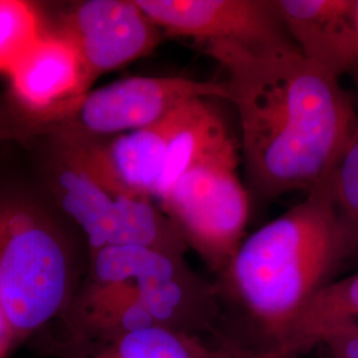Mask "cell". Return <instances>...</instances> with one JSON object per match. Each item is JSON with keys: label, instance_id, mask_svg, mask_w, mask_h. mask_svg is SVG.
I'll return each instance as SVG.
<instances>
[{"label": "cell", "instance_id": "6da1fadb", "mask_svg": "<svg viewBox=\"0 0 358 358\" xmlns=\"http://www.w3.org/2000/svg\"><path fill=\"white\" fill-rule=\"evenodd\" d=\"M227 71L242 128L245 174L260 201L310 192L332 176L357 127L340 80L296 48L213 56Z\"/></svg>", "mask_w": 358, "mask_h": 358}, {"label": "cell", "instance_id": "7a4b0ae2", "mask_svg": "<svg viewBox=\"0 0 358 358\" xmlns=\"http://www.w3.org/2000/svg\"><path fill=\"white\" fill-rule=\"evenodd\" d=\"M48 328L59 337L165 328L217 344H244L229 329L217 284L196 273L186 255L143 245L90 254L69 307Z\"/></svg>", "mask_w": 358, "mask_h": 358}, {"label": "cell", "instance_id": "3957f363", "mask_svg": "<svg viewBox=\"0 0 358 358\" xmlns=\"http://www.w3.org/2000/svg\"><path fill=\"white\" fill-rule=\"evenodd\" d=\"M331 178V177H329ZM345 264V242L329 179L245 238L219 276L223 301L235 303L271 350L308 303Z\"/></svg>", "mask_w": 358, "mask_h": 358}, {"label": "cell", "instance_id": "277c9868", "mask_svg": "<svg viewBox=\"0 0 358 358\" xmlns=\"http://www.w3.org/2000/svg\"><path fill=\"white\" fill-rule=\"evenodd\" d=\"M64 235L36 208L0 201V307L17 344L59 320L81 282Z\"/></svg>", "mask_w": 358, "mask_h": 358}, {"label": "cell", "instance_id": "5b68a950", "mask_svg": "<svg viewBox=\"0 0 358 358\" xmlns=\"http://www.w3.org/2000/svg\"><path fill=\"white\" fill-rule=\"evenodd\" d=\"M192 99L229 100L226 83L183 77H130L83 96L45 115L0 109V140L36 137L110 138L161 121Z\"/></svg>", "mask_w": 358, "mask_h": 358}, {"label": "cell", "instance_id": "8992f818", "mask_svg": "<svg viewBox=\"0 0 358 358\" xmlns=\"http://www.w3.org/2000/svg\"><path fill=\"white\" fill-rule=\"evenodd\" d=\"M238 146L190 169L158 202L180 236L220 276L244 241L250 198L238 176Z\"/></svg>", "mask_w": 358, "mask_h": 358}, {"label": "cell", "instance_id": "52a82bcc", "mask_svg": "<svg viewBox=\"0 0 358 358\" xmlns=\"http://www.w3.org/2000/svg\"><path fill=\"white\" fill-rule=\"evenodd\" d=\"M52 165L48 179L52 194L85 234L90 254L124 245L187 254L189 247L178 230L152 201L113 192L57 154Z\"/></svg>", "mask_w": 358, "mask_h": 358}, {"label": "cell", "instance_id": "ba28073f", "mask_svg": "<svg viewBox=\"0 0 358 358\" xmlns=\"http://www.w3.org/2000/svg\"><path fill=\"white\" fill-rule=\"evenodd\" d=\"M161 31L187 38L214 56L296 48L273 0H137ZM297 50V48H296Z\"/></svg>", "mask_w": 358, "mask_h": 358}, {"label": "cell", "instance_id": "9c48e42d", "mask_svg": "<svg viewBox=\"0 0 358 358\" xmlns=\"http://www.w3.org/2000/svg\"><path fill=\"white\" fill-rule=\"evenodd\" d=\"M183 105L153 125L110 138L53 137V152L113 192L155 202L167 146Z\"/></svg>", "mask_w": 358, "mask_h": 358}, {"label": "cell", "instance_id": "30bf717a", "mask_svg": "<svg viewBox=\"0 0 358 358\" xmlns=\"http://www.w3.org/2000/svg\"><path fill=\"white\" fill-rule=\"evenodd\" d=\"M76 48L90 80L136 62L155 50L161 29L137 0L80 1L59 29Z\"/></svg>", "mask_w": 358, "mask_h": 358}, {"label": "cell", "instance_id": "8fae6325", "mask_svg": "<svg viewBox=\"0 0 358 358\" xmlns=\"http://www.w3.org/2000/svg\"><path fill=\"white\" fill-rule=\"evenodd\" d=\"M8 77L10 101L0 109L22 115H45L93 84L75 45L59 32H44Z\"/></svg>", "mask_w": 358, "mask_h": 358}, {"label": "cell", "instance_id": "7c38bea8", "mask_svg": "<svg viewBox=\"0 0 358 358\" xmlns=\"http://www.w3.org/2000/svg\"><path fill=\"white\" fill-rule=\"evenodd\" d=\"M55 358H271L263 350L241 343L217 344L198 336L165 328L44 338Z\"/></svg>", "mask_w": 358, "mask_h": 358}, {"label": "cell", "instance_id": "4fadbf2b", "mask_svg": "<svg viewBox=\"0 0 358 358\" xmlns=\"http://www.w3.org/2000/svg\"><path fill=\"white\" fill-rule=\"evenodd\" d=\"M300 55L328 75H350L355 64L353 0H273Z\"/></svg>", "mask_w": 358, "mask_h": 358}, {"label": "cell", "instance_id": "5bb4252c", "mask_svg": "<svg viewBox=\"0 0 358 358\" xmlns=\"http://www.w3.org/2000/svg\"><path fill=\"white\" fill-rule=\"evenodd\" d=\"M223 118L208 99H192L183 105L174 130L155 192L159 202L183 174L207 158L235 148Z\"/></svg>", "mask_w": 358, "mask_h": 358}, {"label": "cell", "instance_id": "9a60e30c", "mask_svg": "<svg viewBox=\"0 0 358 358\" xmlns=\"http://www.w3.org/2000/svg\"><path fill=\"white\" fill-rule=\"evenodd\" d=\"M355 322H358V271L321 289L289 324L272 352L296 358L321 344L337 328Z\"/></svg>", "mask_w": 358, "mask_h": 358}, {"label": "cell", "instance_id": "2e32d148", "mask_svg": "<svg viewBox=\"0 0 358 358\" xmlns=\"http://www.w3.org/2000/svg\"><path fill=\"white\" fill-rule=\"evenodd\" d=\"M329 185L345 242L344 269L358 268V122Z\"/></svg>", "mask_w": 358, "mask_h": 358}, {"label": "cell", "instance_id": "e0dca14e", "mask_svg": "<svg viewBox=\"0 0 358 358\" xmlns=\"http://www.w3.org/2000/svg\"><path fill=\"white\" fill-rule=\"evenodd\" d=\"M38 7L23 0H0V73L10 75L43 36Z\"/></svg>", "mask_w": 358, "mask_h": 358}, {"label": "cell", "instance_id": "ac0fdd59", "mask_svg": "<svg viewBox=\"0 0 358 358\" xmlns=\"http://www.w3.org/2000/svg\"><path fill=\"white\" fill-rule=\"evenodd\" d=\"M321 344L328 348L331 358H358V322L337 328Z\"/></svg>", "mask_w": 358, "mask_h": 358}, {"label": "cell", "instance_id": "d6986e66", "mask_svg": "<svg viewBox=\"0 0 358 358\" xmlns=\"http://www.w3.org/2000/svg\"><path fill=\"white\" fill-rule=\"evenodd\" d=\"M19 345L10 321L0 307V358H7L15 346Z\"/></svg>", "mask_w": 358, "mask_h": 358}, {"label": "cell", "instance_id": "ffe728a7", "mask_svg": "<svg viewBox=\"0 0 358 358\" xmlns=\"http://www.w3.org/2000/svg\"><path fill=\"white\" fill-rule=\"evenodd\" d=\"M353 22H355V64L352 69V77L358 92V0H353Z\"/></svg>", "mask_w": 358, "mask_h": 358}, {"label": "cell", "instance_id": "44dd1931", "mask_svg": "<svg viewBox=\"0 0 358 358\" xmlns=\"http://www.w3.org/2000/svg\"><path fill=\"white\" fill-rule=\"evenodd\" d=\"M275 358H288V357H282V356H276Z\"/></svg>", "mask_w": 358, "mask_h": 358}, {"label": "cell", "instance_id": "7402d4cb", "mask_svg": "<svg viewBox=\"0 0 358 358\" xmlns=\"http://www.w3.org/2000/svg\"><path fill=\"white\" fill-rule=\"evenodd\" d=\"M276 356H278V355H276ZM276 356H273V357H271V358H275V357H276Z\"/></svg>", "mask_w": 358, "mask_h": 358}]
</instances>
